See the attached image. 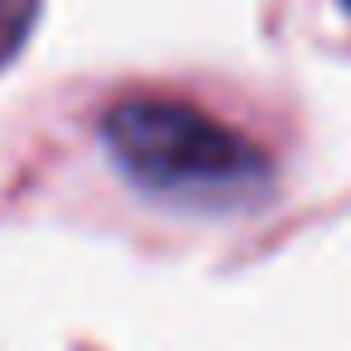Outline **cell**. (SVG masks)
<instances>
[{"mask_svg": "<svg viewBox=\"0 0 351 351\" xmlns=\"http://www.w3.org/2000/svg\"><path fill=\"white\" fill-rule=\"evenodd\" d=\"M34 20H39V0H0V68L29 39Z\"/></svg>", "mask_w": 351, "mask_h": 351, "instance_id": "cell-2", "label": "cell"}, {"mask_svg": "<svg viewBox=\"0 0 351 351\" xmlns=\"http://www.w3.org/2000/svg\"><path fill=\"white\" fill-rule=\"evenodd\" d=\"M101 135L135 183L178 202H241L269 183V159L188 101L130 97L106 111Z\"/></svg>", "mask_w": 351, "mask_h": 351, "instance_id": "cell-1", "label": "cell"}, {"mask_svg": "<svg viewBox=\"0 0 351 351\" xmlns=\"http://www.w3.org/2000/svg\"><path fill=\"white\" fill-rule=\"evenodd\" d=\"M341 5H346V10H351V0H341Z\"/></svg>", "mask_w": 351, "mask_h": 351, "instance_id": "cell-3", "label": "cell"}]
</instances>
